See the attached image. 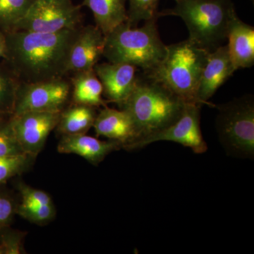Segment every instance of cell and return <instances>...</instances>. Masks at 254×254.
Segmentation results:
<instances>
[{"label": "cell", "mask_w": 254, "mask_h": 254, "mask_svg": "<svg viewBox=\"0 0 254 254\" xmlns=\"http://www.w3.org/2000/svg\"><path fill=\"white\" fill-rule=\"evenodd\" d=\"M81 27L56 33L14 31L5 33L3 58L20 83L64 77L68 56Z\"/></svg>", "instance_id": "obj_1"}, {"label": "cell", "mask_w": 254, "mask_h": 254, "mask_svg": "<svg viewBox=\"0 0 254 254\" xmlns=\"http://www.w3.org/2000/svg\"><path fill=\"white\" fill-rule=\"evenodd\" d=\"M185 103L162 83L143 73L142 77L138 76L133 91L120 108L131 117L138 141L177 121Z\"/></svg>", "instance_id": "obj_2"}, {"label": "cell", "mask_w": 254, "mask_h": 254, "mask_svg": "<svg viewBox=\"0 0 254 254\" xmlns=\"http://www.w3.org/2000/svg\"><path fill=\"white\" fill-rule=\"evenodd\" d=\"M173 9L159 11L161 16H176L188 28V39L209 53L222 46L232 18L237 14L232 0H174Z\"/></svg>", "instance_id": "obj_3"}, {"label": "cell", "mask_w": 254, "mask_h": 254, "mask_svg": "<svg viewBox=\"0 0 254 254\" xmlns=\"http://www.w3.org/2000/svg\"><path fill=\"white\" fill-rule=\"evenodd\" d=\"M154 18L141 27L122 23L105 36L103 56L110 63H127L148 72L158 66L166 53Z\"/></svg>", "instance_id": "obj_4"}, {"label": "cell", "mask_w": 254, "mask_h": 254, "mask_svg": "<svg viewBox=\"0 0 254 254\" xmlns=\"http://www.w3.org/2000/svg\"><path fill=\"white\" fill-rule=\"evenodd\" d=\"M209 53L190 39L167 46L163 60L144 74L162 83L185 103L200 104L197 91Z\"/></svg>", "instance_id": "obj_5"}, {"label": "cell", "mask_w": 254, "mask_h": 254, "mask_svg": "<svg viewBox=\"0 0 254 254\" xmlns=\"http://www.w3.org/2000/svg\"><path fill=\"white\" fill-rule=\"evenodd\" d=\"M219 138L227 153L241 158L254 155V103L252 95L217 106Z\"/></svg>", "instance_id": "obj_6"}, {"label": "cell", "mask_w": 254, "mask_h": 254, "mask_svg": "<svg viewBox=\"0 0 254 254\" xmlns=\"http://www.w3.org/2000/svg\"><path fill=\"white\" fill-rule=\"evenodd\" d=\"M81 6L72 0H34L14 31L56 33L81 27Z\"/></svg>", "instance_id": "obj_7"}, {"label": "cell", "mask_w": 254, "mask_h": 254, "mask_svg": "<svg viewBox=\"0 0 254 254\" xmlns=\"http://www.w3.org/2000/svg\"><path fill=\"white\" fill-rule=\"evenodd\" d=\"M70 80L61 77L35 83H20L14 113L63 111L71 98Z\"/></svg>", "instance_id": "obj_8"}, {"label": "cell", "mask_w": 254, "mask_h": 254, "mask_svg": "<svg viewBox=\"0 0 254 254\" xmlns=\"http://www.w3.org/2000/svg\"><path fill=\"white\" fill-rule=\"evenodd\" d=\"M201 105L185 103L181 116L177 121L161 131L134 143L127 145L125 149H139L155 142L171 141L190 148L195 154H202L208 150L200 129Z\"/></svg>", "instance_id": "obj_9"}, {"label": "cell", "mask_w": 254, "mask_h": 254, "mask_svg": "<svg viewBox=\"0 0 254 254\" xmlns=\"http://www.w3.org/2000/svg\"><path fill=\"white\" fill-rule=\"evenodd\" d=\"M62 112H26L10 118L11 127L23 153L36 158L48 136L58 126Z\"/></svg>", "instance_id": "obj_10"}, {"label": "cell", "mask_w": 254, "mask_h": 254, "mask_svg": "<svg viewBox=\"0 0 254 254\" xmlns=\"http://www.w3.org/2000/svg\"><path fill=\"white\" fill-rule=\"evenodd\" d=\"M136 66L127 63L96 64L93 69L103 86L107 102L121 107L136 86Z\"/></svg>", "instance_id": "obj_11"}, {"label": "cell", "mask_w": 254, "mask_h": 254, "mask_svg": "<svg viewBox=\"0 0 254 254\" xmlns=\"http://www.w3.org/2000/svg\"><path fill=\"white\" fill-rule=\"evenodd\" d=\"M105 45V36L95 25L81 27L68 56V73L93 69L103 56Z\"/></svg>", "instance_id": "obj_12"}, {"label": "cell", "mask_w": 254, "mask_h": 254, "mask_svg": "<svg viewBox=\"0 0 254 254\" xmlns=\"http://www.w3.org/2000/svg\"><path fill=\"white\" fill-rule=\"evenodd\" d=\"M235 71L227 46H220L209 53L197 91V98L200 104L215 107L208 101L209 99Z\"/></svg>", "instance_id": "obj_13"}, {"label": "cell", "mask_w": 254, "mask_h": 254, "mask_svg": "<svg viewBox=\"0 0 254 254\" xmlns=\"http://www.w3.org/2000/svg\"><path fill=\"white\" fill-rule=\"evenodd\" d=\"M97 136H104L118 141L123 148L138 139L136 128L131 117L125 110L105 107L97 114L93 124Z\"/></svg>", "instance_id": "obj_14"}, {"label": "cell", "mask_w": 254, "mask_h": 254, "mask_svg": "<svg viewBox=\"0 0 254 254\" xmlns=\"http://www.w3.org/2000/svg\"><path fill=\"white\" fill-rule=\"evenodd\" d=\"M123 148L118 141H105L95 137L81 134L64 135L58 146V152L64 154H75L93 165L101 163L107 155Z\"/></svg>", "instance_id": "obj_15"}, {"label": "cell", "mask_w": 254, "mask_h": 254, "mask_svg": "<svg viewBox=\"0 0 254 254\" xmlns=\"http://www.w3.org/2000/svg\"><path fill=\"white\" fill-rule=\"evenodd\" d=\"M229 54L235 69L250 68L254 64V28L235 15L227 32Z\"/></svg>", "instance_id": "obj_16"}, {"label": "cell", "mask_w": 254, "mask_h": 254, "mask_svg": "<svg viewBox=\"0 0 254 254\" xmlns=\"http://www.w3.org/2000/svg\"><path fill=\"white\" fill-rule=\"evenodd\" d=\"M127 0H83L93 13L95 26L105 36L127 21Z\"/></svg>", "instance_id": "obj_17"}, {"label": "cell", "mask_w": 254, "mask_h": 254, "mask_svg": "<svg viewBox=\"0 0 254 254\" xmlns=\"http://www.w3.org/2000/svg\"><path fill=\"white\" fill-rule=\"evenodd\" d=\"M70 81L72 87L71 99L74 104L93 108L107 107L108 102L103 98V86L94 69L73 73Z\"/></svg>", "instance_id": "obj_18"}, {"label": "cell", "mask_w": 254, "mask_h": 254, "mask_svg": "<svg viewBox=\"0 0 254 254\" xmlns=\"http://www.w3.org/2000/svg\"><path fill=\"white\" fill-rule=\"evenodd\" d=\"M96 116L95 108L73 103L62 111L56 128L63 136L86 133L93 126Z\"/></svg>", "instance_id": "obj_19"}, {"label": "cell", "mask_w": 254, "mask_h": 254, "mask_svg": "<svg viewBox=\"0 0 254 254\" xmlns=\"http://www.w3.org/2000/svg\"><path fill=\"white\" fill-rule=\"evenodd\" d=\"M34 0H0V31H14L18 21L26 15Z\"/></svg>", "instance_id": "obj_20"}, {"label": "cell", "mask_w": 254, "mask_h": 254, "mask_svg": "<svg viewBox=\"0 0 254 254\" xmlns=\"http://www.w3.org/2000/svg\"><path fill=\"white\" fill-rule=\"evenodd\" d=\"M20 81L9 68L0 66V111L13 115Z\"/></svg>", "instance_id": "obj_21"}, {"label": "cell", "mask_w": 254, "mask_h": 254, "mask_svg": "<svg viewBox=\"0 0 254 254\" xmlns=\"http://www.w3.org/2000/svg\"><path fill=\"white\" fill-rule=\"evenodd\" d=\"M127 21L132 26H137L142 21L158 18V4L160 0H127Z\"/></svg>", "instance_id": "obj_22"}, {"label": "cell", "mask_w": 254, "mask_h": 254, "mask_svg": "<svg viewBox=\"0 0 254 254\" xmlns=\"http://www.w3.org/2000/svg\"><path fill=\"white\" fill-rule=\"evenodd\" d=\"M16 213L32 223H47L51 221L56 214L54 205L27 204L21 203L16 207Z\"/></svg>", "instance_id": "obj_23"}, {"label": "cell", "mask_w": 254, "mask_h": 254, "mask_svg": "<svg viewBox=\"0 0 254 254\" xmlns=\"http://www.w3.org/2000/svg\"><path fill=\"white\" fill-rule=\"evenodd\" d=\"M33 158L27 154L0 157V183L26 171Z\"/></svg>", "instance_id": "obj_24"}, {"label": "cell", "mask_w": 254, "mask_h": 254, "mask_svg": "<svg viewBox=\"0 0 254 254\" xmlns=\"http://www.w3.org/2000/svg\"><path fill=\"white\" fill-rule=\"evenodd\" d=\"M10 118L7 121L0 122V157L26 154L16 140Z\"/></svg>", "instance_id": "obj_25"}, {"label": "cell", "mask_w": 254, "mask_h": 254, "mask_svg": "<svg viewBox=\"0 0 254 254\" xmlns=\"http://www.w3.org/2000/svg\"><path fill=\"white\" fill-rule=\"evenodd\" d=\"M24 232H14L4 235L0 243V254H24Z\"/></svg>", "instance_id": "obj_26"}, {"label": "cell", "mask_w": 254, "mask_h": 254, "mask_svg": "<svg viewBox=\"0 0 254 254\" xmlns=\"http://www.w3.org/2000/svg\"><path fill=\"white\" fill-rule=\"evenodd\" d=\"M19 191L22 201L27 204H53L51 197L43 190H36L25 184L19 185Z\"/></svg>", "instance_id": "obj_27"}, {"label": "cell", "mask_w": 254, "mask_h": 254, "mask_svg": "<svg viewBox=\"0 0 254 254\" xmlns=\"http://www.w3.org/2000/svg\"><path fill=\"white\" fill-rule=\"evenodd\" d=\"M16 207L10 197L0 194V230L11 224L16 213Z\"/></svg>", "instance_id": "obj_28"}, {"label": "cell", "mask_w": 254, "mask_h": 254, "mask_svg": "<svg viewBox=\"0 0 254 254\" xmlns=\"http://www.w3.org/2000/svg\"><path fill=\"white\" fill-rule=\"evenodd\" d=\"M6 50V36L3 32L0 31V58H3Z\"/></svg>", "instance_id": "obj_29"}, {"label": "cell", "mask_w": 254, "mask_h": 254, "mask_svg": "<svg viewBox=\"0 0 254 254\" xmlns=\"http://www.w3.org/2000/svg\"><path fill=\"white\" fill-rule=\"evenodd\" d=\"M12 115H10V114L3 113V112L0 111V122L4 121V120H6V119L8 118V117L11 116Z\"/></svg>", "instance_id": "obj_30"}, {"label": "cell", "mask_w": 254, "mask_h": 254, "mask_svg": "<svg viewBox=\"0 0 254 254\" xmlns=\"http://www.w3.org/2000/svg\"><path fill=\"white\" fill-rule=\"evenodd\" d=\"M251 1H253V2H254V0H251Z\"/></svg>", "instance_id": "obj_31"}]
</instances>
